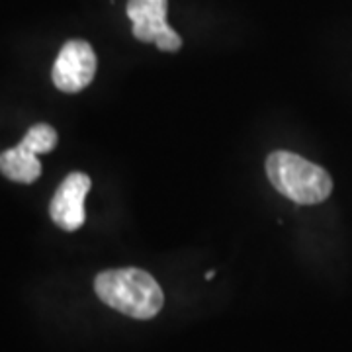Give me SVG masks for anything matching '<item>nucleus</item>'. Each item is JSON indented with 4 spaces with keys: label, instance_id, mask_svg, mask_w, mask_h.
I'll return each mask as SVG.
<instances>
[{
    "label": "nucleus",
    "instance_id": "nucleus-1",
    "mask_svg": "<svg viewBox=\"0 0 352 352\" xmlns=\"http://www.w3.org/2000/svg\"><path fill=\"white\" fill-rule=\"evenodd\" d=\"M94 289L108 307L133 319H153L163 309V289L141 268L104 270L94 278Z\"/></svg>",
    "mask_w": 352,
    "mask_h": 352
},
{
    "label": "nucleus",
    "instance_id": "nucleus-8",
    "mask_svg": "<svg viewBox=\"0 0 352 352\" xmlns=\"http://www.w3.org/2000/svg\"><path fill=\"white\" fill-rule=\"evenodd\" d=\"M214 270H210V272H208V274H206V280H212V278H214Z\"/></svg>",
    "mask_w": 352,
    "mask_h": 352
},
{
    "label": "nucleus",
    "instance_id": "nucleus-7",
    "mask_svg": "<svg viewBox=\"0 0 352 352\" xmlns=\"http://www.w3.org/2000/svg\"><path fill=\"white\" fill-rule=\"evenodd\" d=\"M24 143L30 151H34L36 155H43L55 149L57 145V131L50 126V124H38V126L30 127L25 138L20 141Z\"/></svg>",
    "mask_w": 352,
    "mask_h": 352
},
{
    "label": "nucleus",
    "instance_id": "nucleus-2",
    "mask_svg": "<svg viewBox=\"0 0 352 352\" xmlns=\"http://www.w3.org/2000/svg\"><path fill=\"white\" fill-rule=\"evenodd\" d=\"M266 175L282 196L300 206L321 204L333 192V180L327 170L296 153H270L266 159Z\"/></svg>",
    "mask_w": 352,
    "mask_h": 352
},
{
    "label": "nucleus",
    "instance_id": "nucleus-3",
    "mask_svg": "<svg viewBox=\"0 0 352 352\" xmlns=\"http://www.w3.org/2000/svg\"><path fill=\"white\" fill-rule=\"evenodd\" d=\"M166 10L168 0H127L126 14L139 41L155 43L161 51H178L182 39L166 22Z\"/></svg>",
    "mask_w": 352,
    "mask_h": 352
},
{
    "label": "nucleus",
    "instance_id": "nucleus-5",
    "mask_svg": "<svg viewBox=\"0 0 352 352\" xmlns=\"http://www.w3.org/2000/svg\"><path fill=\"white\" fill-rule=\"evenodd\" d=\"M90 186L92 180L85 173H71L65 178L50 204V215L55 226L65 231H76L85 226V200Z\"/></svg>",
    "mask_w": 352,
    "mask_h": 352
},
{
    "label": "nucleus",
    "instance_id": "nucleus-4",
    "mask_svg": "<svg viewBox=\"0 0 352 352\" xmlns=\"http://www.w3.org/2000/svg\"><path fill=\"white\" fill-rule=\"evenodd\" d=\"M96 53L90 47V43L82 39H71L61 47L53 63V85L61 92H80L92 82L96 75Z\"/></svg>",
    "mask_w": 352,
    "mask_h": 352
},
{
    "label": "nucleus",
    "instance_id": "nucleus-6",
    "mask_svg": "<svg viewBox=\"0 0 352 352\" xmlns=\"http://www.w3.org/2000/svg\"><path fill=\"white\" fill-rule=\"evenodd\" d=\"M0 173L14 182L32 184L41 175V163L36 153L30 151L24 143H18L12 149L0 153Z\"/></svg>",
    "mask_w": 352,
    "mask_h": 352
}]
</instances>
